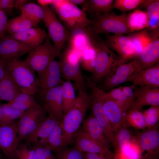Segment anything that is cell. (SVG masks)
<instances>
[{"instance_id": "cell-1", "label": "cell", "mask_w": 159, "mask_h": 159, "mask_svg": "<svg viewBox=\"0 0 159 159\" xmlns=\"http://www.w3.org/2000/svg\"><path fill=\"white\" fill-rule=\"evenodd\" d=\"M76 101L71 108L64 115L60 124L62 128L65 147L70 144L83 121L90 105V97L85 90H78Z\"/></svg>"}, {"instance_id": "cell-2", "label": "cell", "mask_w": 159, "mask_h": 159, "mask_svg": "<svg viewBox=\"0 0 159 159\" xmlns=\"http://www.w3.org/2000/svg\"><path fill=\"white\" fill-rule=\"evenodd\" d=\"M7 67L11 77L21 92L32 95L38 92L39 81L35 71L24 61L7 60Z\"/></svg>"}, {"instance_id": "cell-3", "label": "cell", "mask_w": 159, "mask_h": 159, "mask_svg": "<svg viewBox=\"0 0 159 159\" xmlns=\"http://www.w3.org/2000/svg\"><path fill=\"white\" fill-rule=\"evenodd\" d=\"M127 14L117 15L110 12L95 16L88 28L95 37L101 33L130 34L132 33L127 24Z\"/></svg>"}, {"instance_id": "cell-4", "label": "cell", "mask_w": 159, "mask_h": 159, "mask_svg": "<svg viewBox=\"0 0 159 159\" xmlns=\"http://www.w3.org/2000/svg\"><path fill=\"white\" fill-rule=\"evenodd\" d=\"M52 4L68 31L76 28H88L92 22L84 11L68 0H53Z\"/></svg>"}, {"instance_id": "cell-5", "label": "cell", "mask_w": 159, "mask_h": 159, "mask_svg": "<svg viewBox=\"0 0 159 159\" xmlns=\"http://www.w3.org/2000/svg\"><path fill=\"white\" fill-rule=\"evenodd\" d=\"M96 48V63L92 77L95 82L105 78L116 67L125 62L113 52L106 43L97 42Z\"/></svg>"}, {"instance_id": "cell-6", "label": "cell", "mask_w": 159, "mask_h": 159, "mask_svg": "<svg viewBox=\"0 0 159 159\" xmlns=\"http://www.w3.org/2000/svg\"><path fill=\"white\" fill-rule=\"evenodd\" d=\"M61 50L52 44L48 34L41 44L29 52L24 62L38 74L43 72L55 58L60 55Z\"/></svg>"}, {"instance_id": "cell-7", "label": "cell", "mask_w": 159, "mask_h": 159, "mask_svg": "<svg viewBox=\"0 0 159 159\" xmlns=\"http://www.w3.org/2000/svg\"><path fill=\"white\" fill-rule=\"evenodd\" d=\"M140 151L141 159H158L159 131L158 124L143 130L133 136Z\"/></svg>"}, {"instance_id": "cell-8", "label": "cell", "mask_w": 159, "mask_h": 159, "mask_svg": "<svg viewBox=\"0 0 159 159\" xmlns=\"http://www.w3.org/2000/svg\"><path fill=\"white\" fill-rule=\"evenodd\" d=\"M59 62L66 80L74 82L78 90H85L86 84L80 69V56L74 52H69L61 56Z\"/></svg>"}, {"instance_id": "cell-9", "label": "cell", "mask_w": 159, "mask_h": 159, "mask_svg": "<svg viewBox=\"0 0 159 159\" xmlns=\"http://www.w3.org/2000/svg\"><path fill=\"white\" fill-rule=\"evenodd\" d=\"M46 112L39 104L25 111L17 122L19 141L24 139L47 117Z\"/></svg>"}, {"instance_id": "cell-10", "label": "cell", "mask_w": 159, "mask_h": 159, "mask_svg": "<svg viewBox=\"0 0 159 159\" xmlns=\"http://www.w3.org/2000/svg\"><path fill=\"white\" fill-rule=\"evenodd\" d=\"M42 7L44 12L43 20L48 30V35L54 44L61 50L67 41L69 31L48 6Z\"/></svg>"}, {"instance_id": "cell-11", "label": "cell", "mask_w": 159, "mask_h": 159, "mask_svg": "<svg viewBox=\"0 0 159 159\" xmlns=\"http://www.w3.org/2000/svg\"><path fill=\"white\" fill-rule=\"evenodd\" d=\"M17 122L0 125V149L8 159H18Z\"/></svg>"}, {"instance_id": "cell-12", "label": "cell", "mask_w": 159, "mask_h": 159, "mask_svg": "<svg viewBox=\"0 0 159 159\" xmlns=\"http://www.w3.org/2000/svg\"><path fill=\"white\" fill-rule=\"evenodd\" d=\"M142 69L136 58L129 62L120 64L105 77L103 87L105 89L112 88L126 82L129 77Z\"/></svg>"}, {"instance_id": "cell-13", "label": "cell", "mask_w": 159, "mask_h": 159, "mask_svg": "<svg viewBox=\"0 0 159 159\" xmlns=\"http://www.w3.org/2000/svg\"><path fill=\"white\" fill-rule=\"evenodd\" d=\"M62 72L59 61L53 60L42 73L38 74L39 91L42 98L49 90L62 83Z\"/></svg>"}, {"instance_id": "cell-14", "label": "cell", "mask_w": 159, "mask_h": 159, "mask_svg": "<svg viewBox=\"0 0 159 159\" xmlns=\"http://www.w3.org/2000/svg\"><path fill=\"white\" fill-rule=\"evenodd\" d=\"M97 90L104 111L114 132L122 126L127 113L115 101L108 97L103 90L97 87Z\"/></svg>"}, {"instance_id": "cell-15", "label": "cell", "mask_w": 159, "mask_h": 159, "mask_svg": "<svg viewBox=\"0 0 159 159\" xmlns=\"http://www.w3.org/2000/svg\"><path fill=\"white\" fill-rule=\"evenodd\" d=\"M67 41L69 47L74 50L80 56L88 48L96 46L97 42L95 37L87 28H76L69 31Z\"/></svg>"}, {"instance_id": "cell-16", "label": "cell", "mask_w": 159, "mask_h": 159, "mask_svg": "<svg viewBox=\"0 0 159 159\" xmlns=\"http://www.w3.org/2000/svg\"><path fill=\"white\" fill-rule=\"evenodd\" d=\"M76 146L83 153H95L110 159H115V154L109 149L95 141L80 129L75 134Z\"/></svg>"}, {"instance_id": "cell-17", "label": "cell", "mask_w": 159, "mask_h": 159, "mask_svg": "<svg viewBox=\"0 0 159 159\" xmlns=\"http://www.w3.org/2000/svg\"><path fill=\"white\" fill-rule=\"evenodd\" d=\"M43 99V107L49 116L61 122L64 115L62 106L61 84L48 90Z\"/></svg>"}, {"instance_id": "cell-18", "label": "cell", "mask_w": 159, "mask_h": 159, "mask_svg": "<svg viewBox=\"0 0 159 159\" xmlns=\"http://www.w3.org/2000/svg\"><path fill=\"white\" fill-rule=\"evenodd\" d=\"M150 32L151 41L136 58L143 69L150 67L159 62L158 28L151 30Z\"/></svg>"}, {"instance_id": "cell-19", "label": "cell", "mask_w": 159, "mask_h": 159, "mask_svg": "<svg viewBox=\"0 0 159 159\" xmlns=\"http://www.w3.org/2000/svg\"><path fill=\"white\" fill-rule=\"evenodd\" d=\"M106 43L125 62L136 57L134 48L128 35L117 34L108 35Z\"/></svg>"}, {"instance_id": "cell-20", "label": "cell", "mask_w": 159, "mask_h": 159, "mask_svg": "<svg viewBox=\"0 0 159 159\" xmlns=\"http://www.w3.org/2000/svg\"><path fill=\"white\" fill-rule=\"evenodd\" d=\"M32 50L9 34L5 35L0 40V57L7 60L18 59Z\"/></svg>"}, {"instance_id": "cell-21", "label": "cell", "mask_w": 159, "mask_h": 159, "mask_svg": "<svg viewBox=\"0 0 159 159\" xmlns=\"http://www.w3.org/2000/svg\"><path fill=\"white\" fill-rule=\"evenodd\" d=\"M149 105L159 106V88L149 86L137 87L133 101L128 111L140 110L143 107Z\"/></svg>"}, {"instance_id": "cell-22", "label": "cell", "mask_w": 159, "mask_h": 159, "mask_svg": "<svg viewBox=\"0 0 159 159\" xmlns=\"http://www.w3.org/2000/svg\"><path fill=\"white\" fill-rule=\"evenodd\" d=\"M93 115L98 120L104 131L105 135L110 142L112 141L114 131L108 118L105 113L97 90L94 85L92 88V94L90 97Z\"/></svg>"}, {"instance_id": "cell-23", "label": "cell", "mask_w": 159, "mask_h": 159, "mask_svg": "<svg viewBox=\"0 0 159 159\" xmlns=\"http://www.w3.org/2000/svg\"><path fill=\"white\" fill-rule=\"evenodd\" d=\"M54 118L46 117L31 134L24 139L26 144L33 145L44 144L55 126L59 123Z\"/></svg>"}, {"instance_id": "cell-24", "label": "cell", "mask_w": 159, "mask_h": 159, "mask_svg": "<svg viewBox=\"0 0 159 159\" xmlns=\"http://www.w3.org/2000/svg\"><path fill=\"white\" fill-rule=\"evenodd\" d=\"M126 82L135 85L159 87V63L148 68L142 69L129 77Z\"/></svg>"}, {"instance_id": "cell-25", "label": "cell", "mask_w": 159, "mask_h": 159, "mask_svg": "<svg viewBox=\"0 0 159 159\" xmlns=\"http://www.w3.org/2000/svg\"><path fill=\"white\" fill-rule=\"evenodd\" d=\"M137 88L136 85L133 84L113 89L106 94L127 113L133 101Z\"/></svg>"}, {"instance_id": "cell-26", "label": "cell", "mask_w": 159, "mask_h": 159, "mask_svg": "<svg viewBox=\"0 0 159 159\" xmlns=\"http://www.w3.org/2000/svg\"><path fill=\"white\" fill-rule=\"evenodd\" d=\"M91 138L109 149L111 143L106 137L100 123L93 115L84 122L81 129Z\"/></svg>"}, {"instance_id": "cell-27", "label": "cell", "mask_w": 159, "mask_h": 159, "mask_svg": "<svg viewBox=\"0 0 159 159\" xmlns=\"http://www.w3.org/2000/svg\"><path fill=\"white\" fill-rule=\"evenodd\" d=\"M9 35L32 49L43 43L48 34L40 28L32 27L20 33Z\"/></svg>"}, {"instance_id": "cell-28", "label": "cell", "mask_w": 159, "mask_h": 159, "mask_svg": "<svg viewBox=\"0 0 159 159\" xmlns=\"http://www.w3.org/2000/svg\"><path fill=\"white\" fill-rule=\"evenodd\" d=\"M21 92L7 68L4 76L0 81V101L10 102Z\"/></svg>"}, {"instance_id": "cell-29", "label": "cell", "mask_w": 159, "mask_h": 159, "mask_svg": "<svg viewBox=\"0 0 159 159\" xmlns=\"http://www.w3.org/2000/svg\"><path fill=\"white\" fill-rule=\"evenodd\" d=\"M133 138L127 127L123 126L114 132L111 143L114 148L115 155L119 154L125 148L129 145Z\"/></svg>"}, {"instance_id": "cell-30", "label": "cell", "mask_w": 159, "mask_h": 159, "mask_svg": "<svg viewBox=\"0 0 159 159\" xmlns=\"http://www.w3.org/2000/svg\"><path fill=\"white\" fill-rule=\"evenodd\" d=\"M127 24L132 32L148 27V18L145 11L136 9L127 14Z\"/></svg>"}, {"instance_id": "cell-31", "label": "cell", "mask_w": 159, "mask_h": 159, "mask_svg": "<svg viewBox=\"0 0 159 159\" xmlns=\"http://www.w3.org/2000/svg\"><path fill=\"white\" fill-rule=\"evenodd\" d=\"M37 25L33 22L21 14L8 21L6 32L14 34L24 31Z\"/></svg>"}, {"instance_id": "cell-32", "label": "cell", "mask_w": 159, "mask_h": 159, "mask_svg": "<svg viewBox=\"0 0 159 159\" xmlns=\"http://www.w3.org/2000/svg\"><path fill=\"white\" fill-rule=\"evenodd\" d=\"M44 145L56 153L66 147L62 128L58 123L45 141Z\"/></svg>"}, {"instance_id": "cell-33", "label": "cell", "mask_w": 159, "mask_h": 159, "mask_svg": "<svg viewBox=\"0 0 159 159\" xmlns=\"http://www.w3.org/2000/svg\"><path fill=\"white\" fill-rule=\"evenodd\" d=\"M114 1L113 0H86L82 6L84 9L95 16L111 12Z\"/></svg>"}, {"instance_id": "cell-34", "label": "cell", "mask_w": 159, "mask_h": 159, "mask_svg": "<svg viewBox=\"0 0 159 159\" xmlns=\"http://www.w3.org/2000/svg\"><path fill=\"white\" fill-rule=\"evenodd\" d=\"M62 106L64 115L74 104L77 98L71 81L66 80L61 84Z\"/></svg>"}, {"instance_id": "cell-35", "label": "cell", "mask_w": 159, "mask_h": 159, "mask_svg": "<svg viewBox=\"0 0 159 159\" xmlns=\"http://www.w3.org/2000/svg\"><path fill=\"white\" fill-rule=\"evenodd\" d=\"M131 127L137 130H144L146 125L143 112L139 110H129L125 115L122 125Z\"/></svg>"}, {"instance_id": "cell-36", "label": "cell", "mask_w": 159, "mask_h": 159, "mask_svg": "<svg viewBox=\"0 0 159 159\" xmlns=\"http://www.w3.org/2000/svg\"><path fill=\"white\" fill-rule=\"evenodd\" d=\"M128 36L134 48L136 58L152 40L150 32L146 29Z\"/></svg>"}, {"instance_id": "cell-37", "label": "cell", "mask_w": 159, "mask_h": 159, "mask_svg": "<svg viewBox=\"0 0 159 159\" xmlns=\"http://www.w3.org/2000/svg\"><path fill=\"white\" fill-rule=\"evenodd\" d=\"M21 14L30 19L36 25L44 16V12L42 7L35 3L28 2L21 9Z\"/></svg>"}, {"instance_id": "cell-38", "label": "cell", "mask_w": 159, "mask_h": 159, "mask_svg": "<svg viewBox=\"0 0 159 159\" xmlns=\"http://www.w3.org/2000/svg\"><path fill=\"white\" fill-rule=\"evenodd\" d=\"M7 104L14 108L24 111L38 104L32 95L22 92Z\"/></svg>"}, {"instance_id": "cell-39", "label": "cell", "mask_w": 159, "mask_h": 159, "mask_svg": "<svg viewBox=\"0 0 159 159\" xmlns=\"http://www.w3.org/2000/svg\"><path fill=\"white\" fill-rule=\"evenodd\" d=\"M96 54V45L88 48L82 53L80 64L84 70L93 73L95 65Z\"/></svg>"}, {"instance_id": "cell-40", "label": "cell", "mask_w": 159, "mask_h": 159, "mask_svg": "<svg viewBox=\"0 0 159 159\" xmlns=\"http://www.w3.org/2000/svg\"><path fill=\"white\" fill-rule=\"evenodd\" d=\"M2 115L1 124L5 125L10 123L19 118L25 111L14 108L7 103L1 105Z\"/></svg>"}, {"instance_id": "cell-41", "label": "cell", "mask_w": 159, "mask_h": 159, "mask_svg": "<svg viewBox=\"0 0 159 159\" xmlns=\"http://www.w3.org/2000/svg\"><path fill=\"white\" fill-rule=\"evenodd\" d=\"M145 1V0H115L114 1L113 8L125 13L142 5Z\"/></svg>"}, {"instance_id": "cell-42", "label": "cell", "mask_w": 159, "mask_h": 159, "mask_svg": "<svg viewBox=\"0 0 159 159\" xmlns=\"http://www.w3.org/2000/svg\"><path fill=\"white\" fill-rule=\"evenodd\" d=\"M143 113L147 128L152 127L158 123L159 120V106H151Z\"/></svg>"}, {"instance_id": "cell-43", "label": "cell", "mask_w": 159, "mask_h": 159, "mask_svg": "<svg viewBox=\"0 0 159 159\" xmlns=\"http://www.w3.org/2000/svg\"><path fill=\"white\" fill-rule=\"evenodd\" d=\"M57 153L59 159H85L83 153L76 146L70 148H65Z\"/></svg>"}, {"instance_id": "cell-44", "label": "cell", "mask_w": 159, "mask_h": 159, "mask_svg": "<svg viewBox=\"0 0 159 159\" xmlns=\"http://www.w3.org/2000/svg\"><path fill=\"white\" fill-rule=\"evenodd\" d=\"M142 5L146 8L148 19L159 18V0H145Z\"/></svg>"}, {"instance_id": "cell-45", "label": "cell", "mask_w": 159, "mask_h": 159, "mask_svg": "<svg viewBox=\"0 0 159 159\" xmlns=\"http://www.w3.org/2000/svg\"><path fill=\"white\" fill-rule=\"evenodd\" d=\"M32 147L35 150L38 159H54L52 151L45 145H35Z\"/></svg>"}, {"instance_id": "cell-46", "label": "cell", "mask_w": 159, "mask_h": 159, "mask_svg": "<svg viewBox=\"0 0 159 159\" xmlns=\"http://www.w3.org/2000/svg\"><path fill=\"white\" fill-rule=\"evenodd\" d=\"M18 154L24 159H38L34 149L32 147L28 148L26 143L22 145L18 148Z\"/></svg>"}, {"instance_id": "cell-47", "label": "cell", "mask_w": 159, "mask_h": 159, "mask_svg": "<svg viewBox=\"0 0 159 159\" xmlns=\"http://www.w3.org/2000/svg\"><path fill=\"white\" fill-rule=\"evenodd\" d=\"M14 7V0H0V9L6 14L11 13Z\"/></svg>"}, {"instance_id": "cell-48", "label": "cell", "mask_w": 159, "mask_h": 159, "mask_svg": "<svg viewBox=\"0 0 159 159\" xmlns=\"http://www.w3.org/2000/svg\"><path fill=\"white\" fill-rule=\"evenodd\" d=\"M7 21L6 14L0 9V40L5 35Z\"/></svg>"}, {"instance_id": "cell-49", "label": "cell", "mask_w": 159, "mask_h": 159, "mask_svg": "<svg viewBox=\"0 0 159 159\" xmlns=\"http://www.w3.org/2000/svg\"><path fill=\"white\" fill-rule=\"evenodd\" d=\"M7 60L0 57V81L4 76L7 69Z\"/></svg>"}, {"instance_id": "cell-50", "label": "cell", "mask_w": 159, "mask_h": 159, "mask_svg": "<svg viewBox=\"0 0 159 159\" xmlns=\"http://www.w3.org/2000/svg\"><path fill=\"white\" fill-rule=\"evenodd\" d=\"M85 159H110L100 154L93 153H83Z\"/></svg>"}, {"instance_id": "cell-51", "label": "cell", "mask_w": 159, "mask_h": 159, "mask_svg": "<svg viewBox=\"0 0 159 159\" xmlns=\"http://www.w3.org/2000/svg\"><path fill=\"white\" fill-rule=\"evenodd\" d=\"M29 1V0H15L14 7L20 9Z\"/></svg>"}, {"instance_id": "cell-52", "label": "cell", "mask_w": 159, "mask_h": 159, "mask_svg": "<svg viewBox=\"0 0 159 159\" xmlns=\"http://www.w3.org/2000/svg\"><path fill=\"white\" fill-rule=\"evenodd\" d=\"M37 1L42 7L48 6L49 4H52V0H38Z\"/></svg>"}, {"instance_id": "cell-53", "label": "cell", "mask_w": 159, "mask_h": 159, "mask_svg": "<svg viewBox=\"0 0 159 159\" xmlns=\"http://www.w3.org/2000/svg\"><path fill=\"white\" fill-rule=\"evenodd\" d=\"M69 2L71 4L75 5L83 4L86 2L85 0H68Z\"/></svg>"}, {"instance_id": "cell-54", "label": "cell", "mask_w": 159, "mask_h": 159, "mask_svg": "<svg viewBox=\"0 0 159 159\" xmlns=\"http://www.w3.org/2000/svg\"><path fill=\"white\" fill-rule=\"evenodd\" d=\"M1 115H2V107H1V105H0V125L1 124Z\"/></svg>"}, {"instance_id": "cell-55", "label": "cell", "mask_w": 159, "mask_h": 159, "mask_svg": "<svg viewBox=\"0 0 159 159\" xmlns=\"http://www.w3.org/2000/svg\"><path fill=\"white\" fill-rule=\"evenodd\" d=\"M18 159H24L21 155L18 154Z\"/></svg>"}, {"instance_id": "cell-56", "label": "cell", "mask_w": 159, "mask_h": 159, "mask_svg": "<svg viewBox=\"0 0 159 159\" xmlns=\"http://www.w3.org/2000/svg\"><path fill=\"white\" fill-rule=\"evenodd\" d=\"M0 159H2L1 157V153H0Z\"/></svg>"}, {"instance_id": "cell-57", "label": "cell", "mask_w": 159, "mask_h": 159, "mask_svg": "<svg viewBox=\"0 0 159 159\" xmlns=\"http://www.w3.org/2000/svg\"><path fill=\"white\" fill-rule=\"evenodd\" d=\"M115 159H120V158H118L115 157Z\"/></svg>"}]
</instances>
